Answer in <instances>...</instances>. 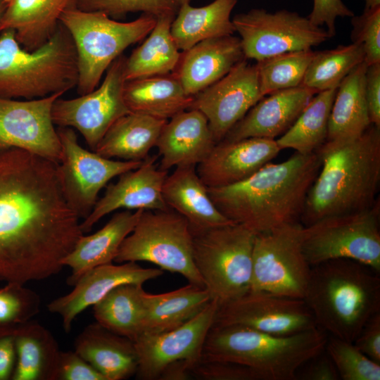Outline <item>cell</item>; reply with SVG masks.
Wrapping results in <instances>:
<instances>
[{
    "instance_id": "1",
    "label": "cell",
    "mask_w": 380,
    "mask_h": 380,
    "mask_svg": "<svg viewBox=\"0 0 380 380\" xmlns=\"http://www.w3.org/2000/svg\"><path fill=\"white\" fill-rule=\"evenodd\" d=\"M56 165L23 149L0 151V281L25 285L58 274L84 234Z\"/></svg>"
},
{
    "instance_id": "2",
    "label": "cell",
    "mask_w": 380,
    "mask_h": 380,
    "mask_svg": "<svg viewBox=\"0 0 380 380\" xmlns=\"http://www.w3.org/2000/svg\"><path fill=\"white\" fill-rule=\"evenodd\" d=\"M321 167L319 154L296 152L265 165L247 179L208 191L218 210L255 234L300 222L308 192Z\"/></svg>"
},
{
    "instance_id": "3",
    "label": "cell",
    "mask_w": 380,
    "mask_h": 380,
    "mask_svg": "<svg viewBox=\"0 0 380 380\" xmlns=\"http://www.w3.org/2000/svg\"><path fill=\"white\" fill-rule=\"evenodd\" d=\"M316 152L321 167L300 219L304 227L370 208L379 199L380 127L371 125L355 138L326 141Z\"/></svg>"
},
{
    "instance_id": "4",
    "label": "cell",
    "mask_w": 380,
    "mask_h": 380,
    "mask_svg": "<svg viewBox=\"0 0 380 380\" xmlns=\"http://www.w3.org/2000/svg\"><path fill=\"white\" fill-rule=\"evenodd\" d=\"M316 325L353 343L366 322L380 312L379 273L350 259L311 266L303 298Z\"/></svg>"
},
{
    "instance_id": "5",
    "label": "cell",
    "mask_w": 380,
    "mask_h": 380,
    "mask_svg": "<svg viewBox=\"0 0 380 380\" xmlns=\"http://www.w3.org/2000/svg\"><path fill=\"white\" fill-rule=\"evenodd\" d=\"M327 339L317 327L276 335L243 326H212L200 361L239 363L256 370L264 380H296L300 368L325 349Z\"/></svg>"
},
{
    "instance_id": "6",
    "label": "cell",
    "mask_w": 380,
    "mask_h": 380,
    "mask_svg": "<svg viewBox=\"0 0 380 380\" xmlns=\"http://www.w3.org/2000/svg\"><path fill=\"white\" fill-rule=\"evenodd\" d=\"M77 54L68 30L60 23L51 38L28 51L13 31L0 32V97L30 100L65 94L76 87Z\"/></svg>"
},
{
    "instance_id": "7",
    "label": "cell",
    "mask_w": 380,
    "mask_h": 380,
    "mask_svg": "<svg viewBox=\"0 0 380 380\" xmlns=\"http://www.w3.org/2000/svg\"><path fill=\"white\" fill-rule=\"evenodd\" d=\"M156 17L142 13L137 19L120 22L106 13L86 11L72 6L60 23L69 32L77 54L79 95L96 89L111 63L130 45L149 34Z\"/></svg>"
},
{
    "instance_id": "8",
    "label": "cell",
    "mask_w": 380,
    "mask_h": 380,
    "mask_svg": "<svg viewBox=\"0 0 380 380\" xmlns=\"http://www.w3.org/2000/svg\"><path fill=\"white\" fill-rule=\"evenodd\" d=\"M195 267L218 305L250 289L255 233L236 223L191 230Z\"/></svg>"
},
{
    "instance_id": "9",
    "label": "cell",
    "mask_w": 380,
    "mask_h": 380,
    "mask_svg": "<svg viewBox=\"0 0 380 380\" xmlns=\"http://www.w3.org/2000/svg\"><path fill=\"white\" fill-rule=\"evenodd\" d=\"M192 239L189 222L174 210H143L114 261L151 262L162 270L181 274L189 283L204 286L193 260Z\"/></svg>"
},
{
    "instance_id": "10",
    "label": "cell",
    "mask_w": 380,
    "mask_h": 380,
    "mask_svg": "<svg viewBox=\"0 0 380 380\" xmlns=\"http://www.w3.org/2000/svg\"><path fill=\"white\" fill-rule=\"evenodd\" d=\"M303 251L312 266L346 258L380 272V202L370 208L303 226Z\"/></svg>"
},
{
    "instance_id": "11",
    "label": "cell",
    "mask_w": 380,
    "mask_h": 380,
    "mask_svg": "<svg viewBox=\"0 0 380 380\" xmlns=\"http://www.w3.org/2000/svg\"><path fill=\"white\" fill-rule=\"evenodd\" d=\"M303 232L297 222L255 234L249 289L303 299L311 265L303 253Z\"/></svg>"
},
{
    "instance_id": "12",
    "label": "cell",
    "mask_w": 380,
    "mask_h": 380,
    "mask_svg": "<svg viewBox=\"0 0 380 380\" xmlns=\"http://www.w3.org/2000/svg\"><path fill=\"white\" fill-rule=\"evenodd\" d=\"M245 58L256 61L286 52L310 49L332 37L308 17L287 10L253 8L232 19Z\"/></svg>"
},
{
    "instance_id": "13",
    "label": "cell",
    "mask_w": 380,
    "mask_h": 380,
    "mask_svg": "<svg viewBox=\"0 0 380 380\" xmlns=\"http://www.w3.org/2000/svg\"><path fill=\"white\" fill-rule=\"evenodd\" d=\"M126 58L122 54L118 57L93 91L74 99L60 97L53 105L54 125L76 129L93 151L110 127L130 112L123 94Z\"/></svg>"
},
{
    "instance_id": "14",
    "label": "cell",
    "mask_w": 380,
    "mask_h": 380,
    "mask_svg": "<svg viewBox=\"0 0 380 380\" xmlns=\"http://www.w3.org/2000/svg\"><path fill=\"white\" fill-rule=\"evenodd\" d=\"M57 132L62 151L61 160L56 165L60 186L68 204L84 220L108 182L137 168L142 161L106 158L81 146L72 128L59 127Z\"/></svg>"
},
{
    "instance_id": "15",
    "label": "cell",
    "mask_w": 380,
    "mask_h": 380,
    "mask_svg": "<svg viewBox=\"0 0 380 380\" xmlns=\"http://www.w3.org/2000/svg\"><path fill=\"white\" fill-rule=\"evenodd\" d=\"M229 325L276 335H291L317 327L303 299L251 289L218 305L213 326Z\"/></svg>"
},
{
    "instance_id": "16",
    "label": "cell",
    "mask_w": 380,
    "mask_h": 380,
    "mask_svg": "<svg viewBox=\"0 0 380 380\" xmlns=\"http://www.w3.org/2000/svg\"><path fill=\"white\" fill-rule=\"evenodd\" d=\"M62 95L30 100L0 97V151L20 148L58 164L62 151L52 107Z\"/></svg>"
},
{
    "instance_id": "17",
    "label": "cell",
    "mask_w": 380,
    "mask_h": 380,
    "mask_svg": "<svg viewBox=\"0 0 380 380\" xmlns=\"http://www.w3.org/2000/svg\"><path fill=\"white\" fill-rule=\"evenodd\" d=\"M217 308L212 299L198 314L173 329L139 335L134 341L138 359L136 379L158 380L163 370L176 361L185 360L193 367L199 362Z\"/></svg>"
},
{
    "instance_id": "18",
    "label": "cell",
    "mask_w": 380,
    "mask_h": 380,
    "mask_svg": "<svg viewBox=\"0 0 380 380\" xmlns=\"http://www.w3.org/2000/svg\"><path fill=\"white\" fill-rule=\"evenodd\" d=\"M262 97L256 64L243 59L220 80L195 95L191 108L206 117L217 143Z\"/></svg>"
},
{
    "instance_id": "19",
    "label": "cell",
    "mask_w": 380,
    "mask_h": 380,
    "mask_svg": "<svg viewBox=\"0 0 380 380\" xmlns=\"http://www.w3.org/2000/svg\"><path fill=\"white\" fill-rule=\"evenodd\" d=\"M156 156L146 157L140 166L121 174L115 184L107 186L103 196L97 200L90 214L80 222L83 234L89 232L103 217L118 209L169 208L162 192L167 171L156 167Z\"/></svg>"
},
{
    "instance_id": "20",
    "label": "cell",
    "mask_w": 380,
    "mask_h": 380,
    "mask_svg": "<svg viewBox=\"0 0 380 380\" xmlns=\"http://www.w3.org/2000/svg\"><path fill=\"white\" fill-rule=\"evenodd\" d=\"M163 274V270L160 268H144L136 262L100 265L82 275L69 293L53 300L47 308L61 317L63 327L68 333L80 312L95 305L115 287L126 284L143 285Z\"/></svg>"
},
{
    "instance_id": "21",
    "label": "cell",
    "mask_w": 380,
    "mask_h": 380,
    "mask_svg": "<svg viewBox=\"0 0 380 380\" xmlns=\"http://www.w3.org/2000/svg\"><path fill=\"white\" fill-rule=\"evenodd\" d=\"M280 151L275 139L251 137L222 140L197 165L196 171L207 187L227 186L247 179Z\"/></svg>"
},
{
    "instance_id": "22",
    "label": "cell",
    "mask_w": 380,
    "mask_h": 380,
    "mask_svg": "<svg viewBox=\"0 0 380 380\" xmlns=\"http://www.w3.org/2000/svg\"><path fill=\"white\" fill-rule=\"evenodd\" d=\"M317 92L303 85L265 96L227 132L222 140L258 137L276 139L293 124Z\"/></svg>"
},
{
    "instance_id": "23",
    "label": "cell",
    "mask_w": 380,
    "mask_h": 380,
    "mask_svg": "<svg viewBox=\"0 0 380 380\" xmlns=\"http://www.w3.org/2000/svg\"><path fill=\"white\" fill-rule=\"evenodd\" d=\"M243 59L239 37L229 35L208 39L182 51L172 74L185 92L194 96Z\"/></svg>"
},
{
    "instance_id": "24",
    "label": "cell",
    "mask_w": 380,
    "mask_h": 380,
    "mask_svg": "<svg viewBox=\"0 0 380 380\" xmlns=\"http://www.w3.org/2000/svg\"><path fill=\"white\" fill-rule=\"evenodd\" d=\"M216 144L206 117L198 110H185L163 126L156 146L161 156L160 169L197 166Z\"/></svg>"
},
{
    "instance_id": "25",
    "label": "cell",
    "mask_w": 380,
    "mask_h": 380,
    "mask_svg": "<svg viewBox=\"0 0 380 380\" xmlns=\"http://www.w3.org/2000/svg\"><path fill=\"white\" fill-rule=\"evenodd\" d=\"M74 346V350L106 380L127 379L137 372L138 359L134 341L97 322L82 330Z\"/></svg>"
},
{
    "instance_id": "26",
    "label": "cell",
    "mask_w": 380,
    "mask_h": 380,
    "mask_svg": "<svg viewBox=\"0 0 380 380\" xmlns=\"http://www.w3.org/2000/svg\"><path fill=\"white\" fill-rule=\"evenodd\" d=\"M162 192L167 206L184 217L191 230L234 223L214 205L195 166L175 167L166 177Z\"/></svg>"
},
{
    "instance_id": "27",
    "label": "cell",
    "mask_w": 380,
    "mask_h": 380,
    "mask_svg": "<svg viewBox=\"0 0 380 380\" xmlns=\"http://www.w3.org/2000/svg\"><path fill=\"white\" fill-rule=\"evenodd\" d=\"M143 210L116 213L95 233L83 234L62 262L64 267H69L72 271L67 284L73 286L90 270L112 263L121 243L134 229Z\"/></svg>"
},
{
    "instance_id": "28",
    "label": "cell",
    "mask_w": 380,
    "mask_h": 380,
    "mask_svg": "<svg viewBox=\"0 0 380 380\" xmlns=\"http://www.w3.org/2000/svg\"><path fill=\"white\" fill-rule=\"evenodd\" d=\"M75 0H6L0 32H14L19 44L32 51L47 42L56 32L60 18Z\"/></svg>"
},
{
    "instance_id": "29",
    "label": "cell",
    "mask_w": 380,
    "mask_h": 380,
    "mask_svg": "<svg viewBox=\"0 0 380 380\" xmlns=\"http://www.w3.org/2000/svg\"><path fill=\"white\" fill-rule=\"evenodd\" d=\"M123 94L130 112L165 120L191 108L194 101L172 73L126 81Z\"/></svg>"
},
{
    "instance_id": "30",
    "label": "cell",
    "mask_w": 380,
    "mask_h": 380,
    "mask_svg": "<svg viewBox=\"0 0 380 380\" xmlns=\"http://www.w3.org/2000/svg\"><path fill=\"white\" fill-rule=\"evenodd\" d=\"M367 68V64L361 63L338 84L329 115L326 141L355 138L372 125L365 94Z\"/></svg>"
},
{
    "instance_id": "31",
    "label": "cell",
    "mask_w": 380,
    "mask_h": 380,
    "mask_svg": "<svg viewBox=\"0 0 380 380\" xmlns=\"http://www.w3.org/2000/svg\"><path fill=\"white\" fill-rule=\"evenodd\" d=\"M167 121L129 112L110 127L94 151L106 158L142 161L156 146Z\"/></svg>"
},
{
    "instance_id": "32",
    "label": "cell",
    "mask_w": 380,
    "mask_h": 380,
    "mask_svg": "<svg viewBox=\"0 0 380 380\" xmlns=\"http://www.w3.org/2000/svg\"><path fill=\"white\" fill-rule=\"evenodd\" d=\"M211 300L205 287L191 283L160 294L145 291L141 334H156L173 329L198 314Z\"/></svg>"
},
{
    "instance_id": "33",
    "label": "cell",
    "mask_w": 380,
    "mask_h": 380,
    "mask_svg": "<svg viewBox=\"0 0 380 380\" xmlns=\"http://www.w3.org/2000/svg\"><path fill=\"white\" fill-rule=\"evenodd\" d=\"M238 1L214 0L201 7L190 4L179 6L170 29L177 49L185 51L205 39L233 35L235 29L230 16Z\"/></svg>"
},
{
    "instance_id": "34",
    "label": "cell",
    "mask_w": 380,
    "mask_h": 380,
    "mask_svg": "<svg viewBox=\"0 0 380 380\" xmlns=\"http://www.w3.org/2000/svg\"><path fill=\"white\" fill-rule=\"evenodd\" d=\"M15 344L16 361L13 380H54L60 355L51 333L36 322L18 324Z\"/></svg>"
},
{
    "instance_id": "35",
    "label": "cell",
    "mask_w": 380,
    "mask_h": 380,
    "mask_svg": "<svg viewBox=\"0 0 380 380\" xmlns=\"http://www.w3.org/2000/svg\"><path fill=\"white\" fill-rule=\"evenodd\" d=\"M175 15L156 18L148 37L126 58V81L165 75L174 71L181 55L170 31Z\"/></svg>"
},
{
    "instance_id": "36",
    "label": "cell",
    "mask_w": 380,
    "mask_h": 380,
    "mask_svg": "<svg viewBox=\"0 0 380 380\" xmlns=\"http://www.w3.org/2000/svg\"><path fill=\"white\" fill-rule=\"evenodd\" d=\"M143 285H120L93 305L96 322L118 335L134 341L142 332Z\"/></svg>"
},
{
    "instance_id": "37",
    "label": "cell",
    "mask_w": 380,
    "mask_h": 380,
    "mask_svg": "<svg viewBox=\"0 0 380 380\" xmlns=\"http://www.w3.org/2000/svg\"><path fill=\"white\" fill-rule=\"evenodd\" d=\"M336 88L316 93L291 127L275 139L281 151L302 154L316 152L327 141L329 115Z\"/></svg>"
},
{
    "instance_id": "38",
    "label": "cell",
    "mask_w": 380,
    "mask_h": 380,
    "mask_svg": "<svg viewBox=\"0 0 380 380\" xmlns=\"http://www.w3.org/2000/svg\"><path fill=\"white\" fill-rule=\"evenodd\" d=\"M362 46L355 44L315 51L301 85L319 91L336 88L343 79L364 62Z\"/></svg>"
},
{
    "instance_id": "39",
    "label": "cell",
    "mask_w": 380,
    "mask_h": 380,
    "mask_svg": "<svg viewBox=\"0 0 380 380\" xmlns=\"http://www.w3.org/2000/svg\"><path fill=\"white\" fill-rule=\"evenodd\" d=\"M315 53L310 49L286 52L257 61L262 95L301 85Z\"/></svg>"
},
{
    "instance_id": "40",
    "label": "cell",
    "mask_w": 380,
    "mask_h": 380,
    "mask_svg": "<svg viewBox=\"0 0 380 380\" xmlns=\"http://www.w3.org/2000/svg\"><path fill=\"white\" fill-rule=\"evenodd\" d=\"M325 350L343 380H380V364L361 352L353 343L330 336Z\"/></svg>"
},
{
    "instance_id": "41",
    "label": "cell",
    "mask_w": 380,
    "mask_h": 380,
    "mask_svg": "<svg viewBox=\"0 0 380 380\" xmlns=\"http://www.w3.org/2000/svg\"><path fill=\"white\" fill-rule=\"evenodd\" d=\"M75 6L86 11H98L113 18L132 12L159 17L176 15L179 6L175 0H75Z\"/></svg>"
},
{
    "instance_id": "42",
    "label": "cell",
    "mask_w": 380,
    "mask_h": 380,
    "mask_svg": "<svg viewBox=\"0 0 380 380\" xmlns=\"http://www.w3.org/2000/svg\"><path fill=\"white\" fill-rule=\"evenodd\" d=\"M39 295L24 284L7 283L0 289V324L25 323L39 310Z\"/></svg>"
},
{
    "instance_id": "43",
    "label": "cell",
    "mask_w": 380,
    "mask_h": 380,
    "mask_svg": "<svg viewBox=\"0 0 380 380\" xmlns=\"http://www.w3.org/2000/svg\"><path fill=\"white\" fill-rule=\"evenodd\" d=\"M352 43L362 46L367 66L380 63V7L351 17Z\"/></svg>"
},
{
    "instance_id": "44",
    "label": "cell",
    "mask_w": 380,
    "mask_h": 380,
    "mask_svg": "<svg viewBox=\"0 0 380 380\" xmlns=\"http://www.w3.org/2000/svg\"><path fill=\"white\" fill-rule=\"evenodd\" d=\"M191 374L198 380H264L256 370L228 361H200Z\"/></svg>"
},
{
    "instance_id": "45",
    "label": "cell",
    "mask_w": 380,
    "mask_h": 380,
    "mask_svg": "<svg viewBox=\"0 0 380 380\" xmlns=\"http://www.w3.org/2000/svg\"><path fill=\"white\" fill-rule=\"evenodd\" d=\"M54 380H106L89 362L74 351L60 352Z\"/></svg>"
},
{
    "instance_id": "46",
    "label": "cell",
    "mask_w": 380,
    "mask_h": 380,
    "mask_svg": "<svg viewBox=\"0 0 380 380\" xmlns=\"http://www.w3.org/2000/svg\"><path fill=\"white\" fill-rule=\"evenodd\" d=\"M354 13L342 0H313L312 10L308 18L318 27L327 26L333 37L336 34L335 21L338 17H353Z\"/></svg>"
},
{
    "instance_id": "47",
    "label": "cell",
    "mask_w": 380,
    "mask_h": 380,
    "mask_svg": "<svg viewBox=\"0 0 380 380\" xmlns=\"http://www.w3.org/2000/svg\"><path fill=\"white\" fill-rule=\"evenodd\" d=\"M296 379L338 380L340 378L331 358L324 349L300 368Z\"/></svg>"
},
{
    "instance_id": "48",
    "label": "cell",
    "mask_w": 380,
    "mask_h": 380,
    "mask_svg": "<svg viewBox=\"0 0 380 380\" xmlns=\"http://www.w3.org/2000/svg\"><path fill=\"white\" fill-rule=\"evenodd\" d=\"M353 343L367 357L380 364V312L366 322Z\"/></svg>"
},
{
    "instance_id": "49",
    "label": "cell",
    "mask_w": 380,
    "mask_h": 380,
    "mask_svg": "<svg viewBox=\"0 0 380 380\" xmlns=\"http://www.w3.org/2000/svg\"><path fill=\"white\" fill-rule=\"evenodd\" d=\"M17 325L0 324V380L11 379L14 371L16 361L15 336Z\"/></svg>"
},
{
    "instance_id": "50",
    "label": "cell",
    "mask_w": 380,
    "mask_h": 380,
    "mask_svg": "<svg viewBox=\"0 0 380 380\" xmlns=\"http://www.w3.org/2000/svg\"><path fill=\"white\" fill-rule=\"evenodd\" d=\"M365 94L371 124L380 127V63L367 66Z\"/></svg>"
},
{
    "instance_id": "51",
    "label": "cell",
    "mask_w": 380,
    "mask_h": 380,
    "mask_svg": "<svg viewBox=\"0 0 380 380\" xmlns=\"http://www.w3.org/2000/svg\"><path fill=\"white\" fill-rule=\"evenodd\" d=\"M192 367L193 366L185 360L174 362L163 370L158 380L193 379L191 374Z\"/></svg>"
},
{
    "instance_id": "52",
    "label": "cell",
    "mask_w": 380,
    "mask_h": 380,
    "mask_svg": "<svg viewBox=\"0 0 380 380\" xmlns=\"http://www.w3.org/2000/svg\"><path fill=\"white\" fill-rule=\"evenodd\" d=\"M365 10H370L380 7V0H364Z\"/></svg>"
},
{
    "instance_id": "53",
    "label": "cell",
    "mask_w": 380,
    "mask_h": 380,
    "mask_svg": "<svg viewBox=\"0 0 380 380\" xmlns=\"http://www.w3.org/2000/svg\"><path fill=\"white\" fill-rule=\"evenodd\" d=\"M6 0H0V20L6 7Z\"/></svg>"
},
{
    "instance_id": "54",
    "label": "cell",
    "mask_w": 380,
    "mask_h": 380,
    "mask_svg": "<svg viewBox=\"0 0 380 380\" xmlns=\"http://www.w3.org/2000/svg\"><path fill=\"white\" fill-rule=\"evenodd\" d=\"M175 1H176L179 7L184 4H190V1H191V0H175Z\"/></svg>"
}]
</instances>
